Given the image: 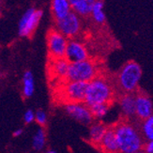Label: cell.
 Masks as SVG:
<instances>
[{"mask_svg":"<svg viewBox=\"0 0 153 153\" xmlns=\"http://www.w3.org/2000/svg\"><path fill=\"white\" fill-rule=\"evenodd\" d=\"M114 130L119 151L124 153H136L143 149V138L131 124L129 122H120Z\"/></svg>","mask_w":153,"mask_h":153,"instance_id":"1","label":"cell"},{"mask_svg":"<svg viewBox=\"0 0 153 153\" xmlns=\"http://www.w3.org/2000/svg\"><path fill=\"white\" fill-rule=\"evenodd\" d=\"M114 91L110 83L102 77L96 76L88 82L84 102L91 106L97 103H110Z\"/></svg>","mask_w":153,"mask_h":153,"instance_id":"2","label":"cell"},{"mask_svg":"<svg viewBox=\"0 0 153 153\" xmlns=\"http://www.w3.org/2000/svg\"><path fill=\"white\" fill-rule=\"evenodd\" d=\"M142 76L140 65L134 61L126 63L117 75V84L124 93H134Z\"/></svg>","mask_w":153,"mask_h":153,"instance_id":"3","label":"cell"},{"mask_svg":"<svg viewBox=\"0 0 153 153\" xmlns=\"http://www.w3.org/2000/svg\"><path fill=\"white\" fill-rule=\"evenodd\" d=\"M97 68L94 62L89 59H85L82 61L70 63L66 80L67 81H81L89 82L96 77Z\"/></svg>","mask_w":153,"mask_h":153,"instance_id":"4","label":"cell"},{"mask_svg":"<svg viewBox=\"0 0 153 153\" xmlns=\"http://www.w3.org/2000/svg\"><path fill=\"white\" fill-rule=\"evenodd\" d=\"M68 39L57 29H52L47 35V45L49 55L53 59L64 57Z\"/></svg>","mask_w":153,"mask_h":153,"instance_id":"5","label":"cell"},{"mask_svg":"<svg viewBox=\"0 0 153 153\" xmlns=\"http://www.w3.org/2000/svg\"><path fill=\"white\" fill-rule=\"evenodd\" d=\"M42 10L29 9L23 15L19 23V34L22 37H30L41 21Z\"/></svg>","mask_w":153,"mask_h":153,"instance_id":"6","label":"cell"},{"mask_svg":"<svg viewBox=\"0 0 153 153\" xmlns=\"http://www.w3.org/2000/svg\"><path fill=\"white\" fill-rule=\"evenodd\" d=\"M56 23L57 30L67 39L75 37L81 28L80 19L76 13L72 10L65 17L56 20Z\"/></svg>","mask_w":153,"mask_h":153,"instance_id":"7","label":"cell"},{"mask_svg":"<svg viewBox=\"0 0 153 153\" xmlns=\"http://www.w3.org/2000/svg\"><path fill=\"white\" fill-rule=\"evenodd\" d=\"M63 88V95L69 102H84L88 82L67 81Z\"/></svg>","mask_w":153,"mask_h":153,"instance_id":"8","label":"cell"},{"mask_svg":"<svg viewBox=\"0 0 153 153\" xmlns=\"http://www.w3.org/2000/svg\"><path fill=\"white\" fill-rule=\"evenodd\" d=\"M66 111L72 118L85 125L90 124L93 119L90 109L85 102H69Z\"/></svg>","mask_w":153,"mask_h":153,"instance_id":"9","label":"cell"},{"mask_svg":"<svg viewBox=\"0 0 153 153\" xmlns=\"http://www.w3.org/2000/svg\"><path fill=\"white\" fill-rule=\"evenodd\" d=\"M64 58L69 63L82 61L88 58L85 46L76 41H69L66 47Z\"/></svg>","mask_w":153,"mask_h":153,"instance_id":"10","label":"cell"},{"mask_svg":"<svg viewBox=\"0 0 153 153\" xmlns=\"http://www.w3.org/2000/svg\"><path fill=\"white\" fill-rule=\"evenodd\" d=\"M135 116L141 120L152 116V102L145 93L135 95Z\"/></svg>","mask_w":153,"mask_h":153,"instance_id":"11","label":"cell"},{"mask_svg":"<svg viewBox=\"0 0 153 153\" xmlns=\"http://www.w3.org/2000/svg\"><path fill=\"white\" fill-rule=\"evenodd\" d=\"M104 151L107 152H117L118 150V144L116 137L114 128L106 129L104 134L102 138L101 142L99 144Z\"/></svg>","mask_w":153,"mask_h":153,"instance_id":"12","label":"cell"},{"mask_svg":"<svg viewBox=\"0 0 153 153\" xmlns=\"http://www.w3.org/2000/svg\"><path fill=\"white\" fill-rule=\"evenodd\" d=\"M71 10L77 15L88 16L92 10V6L95 0H68Z\"/></svg>","mask_w":153,"mask_h":153,"instance_id":"13","label":"cell"},{"mask_svg":"<svg viewBox=\"0 0 153 153\" xmlns=\"http://www.w3.org/2000/svg\"><path fill=\"white\" fill-rule=\"evenodd\" d=\"M51 10L55 20H59L65 17L71 11V5L68 0H52Z\"/></svg>","mask_w":153,"mask_h":153,"instance_id":"14","label":"cell"},{"mask_svg":"<svg viewBox=\"0 0 153 153\" xmlns=\"http://www.w3.org/2000/svg\"><path fill=\"white\" fill-rule=\"evenodd\" d=\"M120 105L123 114L127 117L135 116V95L134 93H125L121 98Z\"/></svg>","mask_w":153,"mask_h":153,"instance_id":"15","label":"cell"},{"mask_svg":"<svg viewBox=\"0 0 153 153\" xmlns=\"http://www.w3.org/2000/svg\"><path fill=\"white\" fill-rule=\"evenodd\" d=\"M70 63L64 57L61 58H55L53 59L52 65V71L55 76L59 78H66L68 72Z\"/></svg>","mask_w":153,"mask_h":153,"instance_id":"16","label":"cell"},{"mask_svg":"<svg viewBox=\"0 0 153 153\" xmlns=\"http://www.w3.org/2000/svg\"><path fill=\"white\" fill-rule=\"evenodd\" d=\"M35 89L34 77L32 72L27 71L24 74L23 76V94L25 98H29L33 95Z\"/></svg>","mask_w":153,"mask_h":153,"instance_id":"17","label":"cell"},{"mask_svg":"<svg viewBox=\"0 0 153 153\" xmlns=\"http://www.w3.org/2000/svg\"><path fill=\"white\" fill-rule=\"evenodd\" d=\"M103 6H104V3L102 0H95L94 4L92 6L90 15L92 16L93 20H94L97 24H103L105 21Z\"/></svg>","mask_w":153,"mask_h":153,"instance_id":"18","label":"cell"},{"mask_svg":"<svg viewBox=\"0 0 153 153\" xmlns=\"http://www.w3.org/2000/svg\"><path fill=\"white\" fill-rule=\"evenodd\" d=\"M105 126L102 123H96L91 126L89 131V138L93 144H100L106 131Z\"/></svg>","mask_w":153,"mask_h":153,"instance_id":"19","label":"cell"},{"mask_svg":"<svg viewBox=\"0 0 153 153\" xmlns=\"http://www.w3.org/2000/svg\"><path fill=\"white\" fill-rule=\"evenodd\" d=\"M110 103H97L94 105L88 106L93 117L102 118L107 114Z\"/></svg>","mask_w":153,"mask_h":153,"instance_id":"20","label":"cell"},{"mask_svg":"<svg viewBox=\"0 0 153 153\" xmlns=\"http://www.w3.org/2000/svg\"><path fill=\"white\" fill-rule=\"evenodd\" d=\"M45 131L43 129H39L33 138V149L35 150H42L45 146Z\"/></svg>","mask_w":153,"mask_h":153,"instance_id":"21","label":"cell"},{"mask_svg":"<svg viewBox=\"0 0 153 153\" xmlns=\"http://www.w3.org/2000/svg\"><path fill=\"white\" fill-rule=\"evenodd\" d=\"M142 125V131L143 134H145V137L147 140L151 141L153 139V117L150 116L149 117L146 118L143 120Z\"/></svg>","mask_w":153,"mask_h":153,"instance_id":"22","label":"cell"},{"mask_svg":"<svg viewBox=\"0 0 153 153\" xmlns=\"http://www.w3.org/2000/svg\"><path fill=\"white\" fill-rule=\"evenodd\" d=\"M36 122L41 125V126H44L47 122V116H46L45 112L43 110H38L36 113H35V119Z\"/></svg>","mask_w":153,"mask_h":153,"instance_id":"23","label":"cell"},{"mask_svg":"<svg viewBox=\"0 0 153 153\" xmlns=\"http://www.w3.org/2000/svg\"><path fill=\"white\" fill-rule=\"evenodd\" d=\"M35 119V113L32 110H27L24 115V120L26 124H29L34 121Z\"/></svg>","mask_w":153,"mask_h":153,"instance_id":"24","label":"cell"},{"mask_svg":"<svg viewBox=\"0 0 153 153\" xmlns=\"http://www.w3.org/2000/svg\"><path fill=\"white\" fill-rule=\"evenodd\" d=\"M143 149H145V151L148 152V153H152L153 152V142L149 141V143H147L146 145H144Z\"/></svg>","mask_w":153,"mask_h":153,"instance_id":"25","label":"cell"},{"mask_svg":"<svg viewBox=\"0 0 153 153\" xmlns=\"http://www.w3.org/2000/svg\"><path fill=\"white\" fill-rule=\"evenodd\" d=\"M22 134H23V129H18V130H16L14 132H13V136H15V137L21 136Z\"/></svg>","mask_w":153,"mask_h":153,"instance_id":"26","label":"cell"},{"mask_svg":"<svg viewBox=\"0 0 153 153\" xmlns=\"http://www.w3.org/2000/svg\"><path fill=\"white\" fill-rule=\"evenodd\" d=\"M48 153H55V152H56V151H55V150H53V149H49L48 151H47Z\"/></svg>","mask_w":153,"mask_h":153,"instance_id":"27","label":"cell"}]
</instances>
